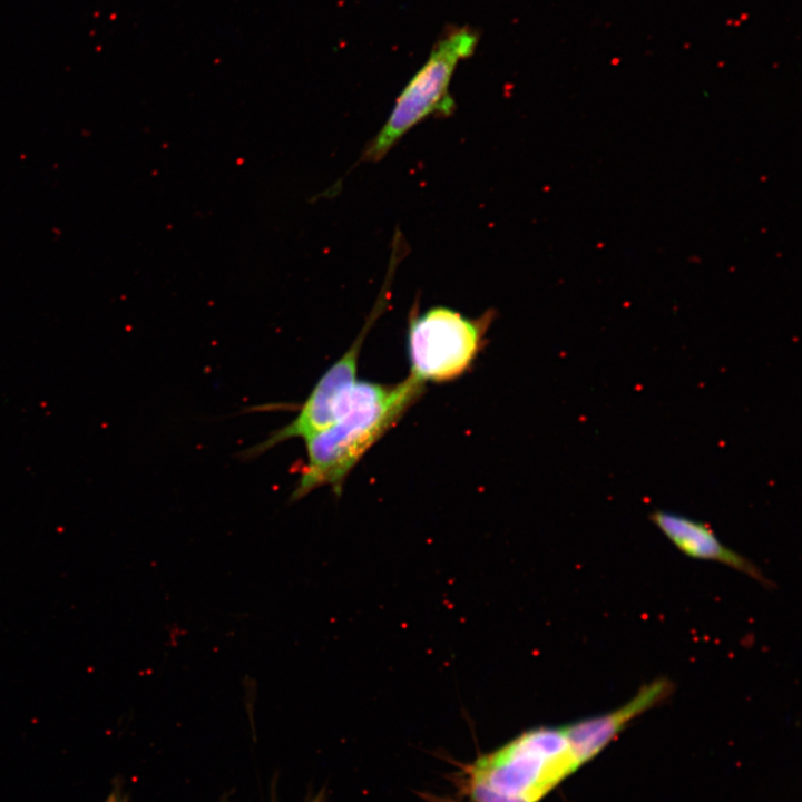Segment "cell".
Wrapping results in <instances>:
<instances>
[{"instance_id":"6da1fadb","label":"cell","mask_w":802,"mask_h":802,"mask_svg":"<svg viewBox=\"0 0 802 802\" xmlns=\"http://www.w3.org/2000/svg\"><path fill=\"white\" fill-rule=\"evenodd\" d=\"M423 387L410 374L395 384L356 381L336 420L304 439L306 463L290 502L325 486L340 496L352 469L419 399Z\"/></svg>"},{"instance_id":"7a4b0ae2","label":"cell","mask_w":802,"mask_h":802,"mask_svg":"<svg viewBox=\"0 0 802 802\" xmlns=\"http://www.w3.org/2000/svg\"><path fill=\"white\" fill-rule=\"evenodd\" d=\"M564 727L529 730L476 761L475 802H539L578 769Z\"/></svg>"},{"instance_id":"3957f363","label":"cell","mask_w":802,"mask_h":802,"mask_svg":"<svg viewBox=\"0 0 802 802\" xmlns=\"http://www.w3.org/2000/svg\"><path fill=\"white\" fill-rule=\"evenodd\" d=\"M477 36L460 29L443 38L424 65L414 74L398 97L387 121L366 144L361 162H379L417 124L429 116H449L454 101L449 86L460 60L472 55Z\"/></svg>"},{"instance_id":"277c9868","label":"cell","mask_w":802,"mask_h":802,"mask_svg":"<svg viewBox=\"0 0 802 802\" xmlns=\"http://www.w3.org/2000/svg\"><path fill=\"white\" fill-rule=\"evenodd\" d=\"M492 312L468 317L444 306L413 314L409 322L410 375L446 382L463 374L479 354Z\"/></svg>"},{"instance_id":"5b68a950","label":"cell","mask_w":802,"mask_h":802,"mask_svg":"<svg viewBox=\"0 0 802 802\" xmlns=\"http://www.w3.org/2000/svg\"><path fill=\"white\" fill-rule=\"evenodd\" d=\"M378 302L363 329L349 349L322 374L295 418L246 452L258 456L276 444L294 438L306 439L336 420L356 380L358 361L369 330L382 312Z\"/></svg>"},{"instance_id":"8992f818","label":"cell","mask_w":802,"mask_h":802,"mask_svg":"<svg viewBox=\"0 0 802 802\" xmlns=\"http://www.w3.org/2000/svg\"><path fill=\"white\" fill-rule=\"evenodd\" d=\"M673 691L671 679L655 678L644 684L628 702L616 710L564 726L578 766L598 755L632 721L665 702Z\"/></svg>"},{"instance_id":"52a82bcc","label":"cell","mask_w":802,"mask_h":802,"mask_svg":"<svg viewBox=\"0 0 802 802\" xmlns=\"http://www.w3.org/2000/svg\"><path fill=\"white\" fill-rule=\"evenodd\" d=\"M651 518L662 534L686 556L720 563L755 580L767 583L753 563L726 547L706 524L661 510L653 512Z\"/></svg>"},{"instance_id":"ba28073f","label":"cell","mask_w":802,"mask_h":802,"mask_svg":"<svg viewBox=\"0 0 802 802\" xmlns=\"http://www.w3.org/2000/svg\"><path fill=\"white\" fill-rule=\"evenodd\" d=\"M104 802H127V795L124 793L119 783L113 786V790Z\"/></svg>"}]
</instances>
